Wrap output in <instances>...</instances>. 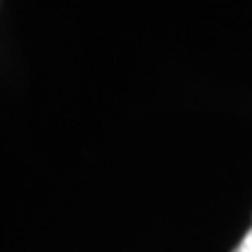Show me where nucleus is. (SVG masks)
Instances as JSON below:
<instances>
[{"label": "nucleus", "instance_id": "obj_1", "mask_svg": "<svg viewBox=\"0 0 252 252\" xmlns=\"http://www.w3.org/2000/svg\"><path fill=\"white\" fill-rule=\"evenodd\" d=\"M234 252H252V229L243 236V241L236 245V250H234Z\"/></svg>", "mask_w": 252, "mask_h": 252}]
</instances>
